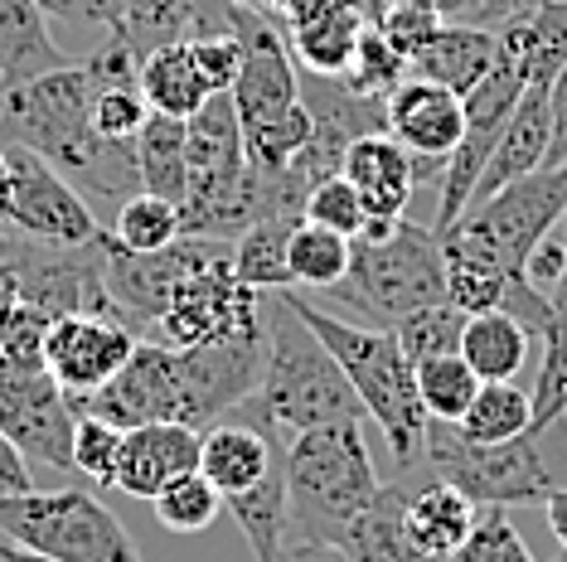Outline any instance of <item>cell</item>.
Returning a JSON list of instances; mask_svg holds the SVG:
<instances>
[{"label":"cell","mask_w":567,"mask_h":562,"mask_svg":"<svg viewBox=\"0 0 567 562\" xmlns=\"http://www.w3.org/2000/svg\"><path fill=\"white\" fill-rule=\"evenodd\" d=\"M97 73L93 63H63L0 97V140L44 156L63 180H73L87 204H122L141 195L136 140H107L93 122Z\"/></svg>","instance_id":"obj_1"},{"label":"cell","mask_w":567,"mask_h":562,"mask_svg":"<svg viewBox=\"0 0 567 562\" xmlns=\"http://www.w3.org/2000/svg\"><path fill=\"white\" fill-rule=\"evenodd\" d=\"M234 34L243 44V69L234 83V112L243 126L248 165L277 175L311 140V107L301 97V69L291 59L287 24L252 6H234Z\"/></svg>","instance_id":"obj_2"},{"label":"cell","mask_w":567,"mask_h":562,"mask_svg":"<svg viewBox=\"0 0 567 562\" xmlns=\"http://www.w3.org/2000/svg\"><path fill=\"white\" fill-rule=\"evenodd\" d=\"M287 296L296 305V315L326 340V350L334 354V364L344 368V378H350V388L359 393V403H364V413L373 417V427L389 437L393 466L417 470L432 417L417 398V368L408 364L398 335L383 325H359L350 315H330L306 296H296V291H287Z\"/></svg>","instance_id":"obj_3"},{"label":"cell","mask_w":567,"mask_h":562,"mask_svg":"<svg viewBox=\"0 0 567 562\" xmlns=\"http://www.w3.org/2000/svg\"><path fill=\"white\" fill-rule=\"evenodd\" d=\"M262 325H267V364L252 398L267 407V417L287 437L330 427V422L369 417L359 393L350 388V378H344V368L334 364L326 340L296 315L287 291H267L262 296Z\"/></svg>","instance_id":"obj_4"},{"label":"cell","mask_w":567,"mask_h":562,"mask_svg":"<svg viewBox=\"0 0 567 562\" xmlns=\"http://www.w3.org/2000/svg\"><path fill=\"white\" fill-rule=\"evenodd\" d=\"M422 466L432 476L451 480L466 490L475 504L519 509L544 504L553 490L567 485V413L553 422H538L524 437L475 446L461 437L451 422H427V441H422Z\"/></svg>","instance_id":"obj_5"},{"label":"cell","mask_w":567,"mask_h":562,"mask_svg":"<svg viewBox=\"0 0 567 562\" xmlns=\"http://www.w3.org/2000/svg\"><path fill=\"white\" fill-rule=\"evenodd\" d=\"M364 422H330L287 441V543H334L379 495Z\"/></svg>","instance_id":"obj_6"},{"label":"cell","mask_w":567,"mask_h":562,"mask_svg":"<svg viewBox=\"0 0 567 562\" xmlns=\"http://www.w3.org/2000/svg\"><path fill=\"white\" fill-rule=\"evenodd\" d=\"M354 315L393 330L403 315L446 301V252L442 233L412 219L369 223L350 242V272L330 291Z\"/></svg>","instance_id":"obj_7"},{"label":"cell","mask_w":567,"mask_h":562,"mask_svg":"<svg viewBox=\"0 0 567 562\" xmlns=\"http://www.w3.org/2000/svg\"><path fill=\"white\" fill-rule=\"evenodd\" d=\"M563 214H567V165H538L534 175L495 189L489 199L471 204L451 228H442V252L524 277L528 252L544 242V233Z\"/></svg>","instance_id":"obj_8"},{"label":"cell","mask_w":567,"mask_h":562,"mask_svg":"<svg viewBox=\"0 0 567 562\" xmlns=\"http://www.w3.org/2000/svg\"><path fill=\"white\" fill-rule=\"evenodd\" d=\"M0 533L59 562H146L122 519L87 490H30L0 500Z\"/></svg>","instance_id":"obj_9"},{"label":"cell","mask_w":567,"mask_h":562,"mask_svg":"<svg viewBox=\"0 0 567 562\" xmlns=\"http://www.w3.org/2000/svg\"><path fill=\"white\" fill-rule=\"evenodd\" d=\"M16 296L34 301L44 315H112L107 296V228L87 242H40L24 238L16 242L6 262ZM117 321V315H112Z\"/></svg>","instance_id":"obj_10"},{"label":"cell","mask_w":567,"mask_h":562,"mask_svg":"<svg viewBox=\"0 0 567 562\" xmlns=\"http://www.w3.org/2000/svg\"><path fill=\"white\" fill-rule=\"evenodd\" d=\"M107 228V223H102ZM218 258H234V242L224 238H199V233H179L171 248L161 252H132L107 233V296L112 315L141 335V330H156L161 311L171 305L175 287L185 277H195L199 267H209Z\"/></svg>","instance_id":"obj_11"},{"label":"cell","mask_w":567,"mask_h":562,"mask_svg":"<svg viewBox=\"0 0 567 562\" xmlns=\"http://www.w3.org/2000/svg\"><path fill=\"white\" fill-rule=\"evenodd\" d=\"M519 97H524V79L505 54H499L495 69L466 93V132H461L456 150L446 156L442 185H436V223H432L436 233L471 209V195L485 175V160H489V150H495L499 132H505V122L514 117V107H519Z\"/></svg>","instance_id":"obj_12"},{"label":"cell","mask_w":567,"mask_h":562,"mask_svg":"<svg viewBox=\"0 0 567 562\" xmlns=\"http://www.w3.org/2000/svg\"><path fill=\"white\" fill-rule=\"evenodd\" d=\"M257 325H262V291L243 287L234 277V262L218 258L175 287L171 305L156 321V340L175 344V350H195V344L238 340Z\"/></svg>","instance_id":"obj_13"},{"label":"cell","mask_w":567,"mask_h":562,"mask_svg":"<svg viewBox=\"0 0 567 562\" xmlns=\"http://www.w3.org/2000/svg\"><path fill=\"white\" fill-rule=\"evenodd\" d=\"M6 146V160H10V228L24 238H40V242H87L102 233L93 204L73 180L49 165L44 156L24 146Z\"/></svg>","instance_id":"obj_14"},{"label":"cell","mask_w":567,"mask_h":562,"mask_svg":"<svg viewBox=\"0 0 567 562\" xmlns=\"http://www.w3.org/2000/svg\"><path fill=\"white\" fill-rule=\"evenodd\" d=\"M73 398L49 368L34 374H0V431L20 446L30 466L73 476Z\"/></svg>","instance_id":"obj_15"},{"label":"cell","mask_w":567,"mask_h":562,"mask_svg":"<svg viewBox=\"0 0 567 562\" xmlns=\"http://www.w3.org/2000/svg\"><path fill=\"white\" fill-rule=\"evenodd\" d=\"M136 340L122 321L112 315H63V321L49 325L44 340V368L63 383V393H93L102 388L117 368L132 360Z\"/></svg>","instance_id":"obj_16"},{"label":"cell","mask_w":567,"mask_h":562,"mask_svg":"<svg viewBox=\"0 0 567 562\" xmlns=\"http://www.w3.org/2000/svg\"><path fill=\"white\" fill-rule=\"evenodd\" d=\"M199 470V427L185 422H146V427L122 431L117 480L112 490L132 495V500H156L171 480Z\"/></svg>","instance_id":"obj_17"},{"label":"cell","mask_w":567,"mask_h":562,"mask_svg":"<svg viewBox=\"0 0 567 562\" xmlns=\"http://www.w3.org/2000/svg\"><path fill=\"white\" fill-rule=\"evenodd\" d=\"M466 132V97L451 93L442 83L408 79L389 93V136L408 146L412 156L446 160Z\"/></svg>","instance_id":"obj_18"},{"label":"cell","mask_w":567,"mask_h":562,"mask_svg":"<svg viewBox=\"0 0 567 562\" xmlns=\"http://www.w3.org/2000/svg\"><path fill=\"white\" fill-rule=\"evenodd\" d=\"M340 175L359 189L369 223L408 219V199H412V189H417V165H412V150L398 146L389 132L359 136L354 146L344 150Z\"/></svg>","instance_id":"obj_19"},{"label":"cell","mask_w":567,"mask_h":562,"mask_svg":"<svg viewBox=\"0 0 567 562\" xmlns=\"http://www.w3.org/2000/svg\"><path fill=\"white\" fill-rule=\"evenodd\" d=\"M243 170H248V150H243V126H238L234 97L214 93L195 117H189V195H185V204L234 185Z\"/></svg>","instance_id":"obj_20"},{"label":"cell","mask_w":567,"mask_h":562,"mask_svg":"<svg viewBox=\"0 0 567 562\" xmlns=\"http://www.w3.org/2000/svg\"><path fill=\"white\" fill-rule=\"evenodd\" d=\"M548 140H553L548 87H524L519 107H514V117L505 122V132H499L495 150H489L485 175H481V185H475L471 204H481V199L495 195V189H505L514 180H524V175H534L538 165L548 160Z\"/></svg>","instance_id":"obj_21"},{"label":"cell","mask_w":567,"mask_h":562,"mask_svg":"<svg viewBox=\"0 0 567 562\" xmlns=\"http://www.w3.org/2000/svg\"><path fill=\"white\" fill-rule=\"evenodd\" d=\"M373 24L369 0H320L306 20H296L287 30L291 59L301 73H330L340 79L344 63H350L359 34Z\"/></svg>","instance_id":"obj_22"},{"label":"cell","mask_w":567,"mask_h":562,"mask_svg":"<svg viewBox=\"0 0 567 562\" xmlns=\"http://www.w3.org/2000/svg\"><path fill=\"white\" fill-rule=\"evenodd\" d=\"M475 519H481V504L442 476H422L408 490V539L417 543L422 558L446 562L461 543H466Z\"/></svg>","instance_id":"obj_23"},{"label":"cell","mask_w":567,"mask_h":562,"mask_svg":"<svg viewBox=\"0 0 567 562\" xmlns=\"http://www.w3.org/2000/svg\"><path fill=\"white\" fill-rule=\"evenodd\" d=\"M499 59V40L489 30H471V24H442L427 40L417 59H412V79L442 83L451 93L466 97L475 83L495 69Z\"/></svg>","instance_id":"obj_24"},{"label":"cell","mask_w":567,"mask_h":562,"mask_svg":"<svg viewBox=\"0 0 567 562\" xmlns=\"http://www.w3.org/2000/svg\"><path fill=\"white\" fill-rule=\"evenodd\" d=\"M495 40H499V54L519 69L524 87H553L558 69L567 63V0H548L544 10L499 30Z\"/></svg>","instance_id":"obj_25"},{"label":"cell","mask_w":567,"mask_h":562,"mask_svg":"<svg viewBox=\"0 0 567 562\" xmlns=\"http://www.w3.org/2000/svg\"><path fill=\"white\" fill-rule=\"evenodd\" d=\"M63 49L49 40L40 0H0V83L16 87L63 69Z\"/></svg>","instance_id":"obj_26"},{"label":"cell","mask_w":567,"mask_h":562,"mask_svg":"<svg viewBox=\"0 0 567 562\" xmlns=\"http://www.w3.org/2000/svg\"><path fill=\"white\" fill-rule=\"evenodd\" d=\"M136 165H141V189H146V195L185 204V195H189V122L151 112L146 126L136 132Z\"/></svg>","instance_id":"obj_27"},{"label":"cell","mask_w":567,"mask_h":562,"mask_svg":"<svg viewBox=\"0 0 567 562\" xmlns=\"http://www.w3.org/2000/svg\"><path fill=\"white\" fill-rule=\"evenodd\" d=\"M136 79H141V93H146L151 112H165V117H179V122H189L214 97L209 83L199 79L189 44H161L151 54H141Z\"/></svg>","instance_id":"obj_28"},{"label":"cell","mask_w":567,"mask_h":562,"mask_svg":"<svg viewBox=\"0 0 567 562\" xmlns=\"http://www.w3.org/2000/svg\"><path fill=\"white\" fill-rule=\"evenodd\" d=\"M528 340L534 335H528L509 311H481V315H466L461 360L475 368L481 383H509V378H519V368L528 364Z\"/></svg>","instance_id":"obj_29"},{"label":"cell","mask_w":567,"mask_h":562,"mask_svg":"<svg viewBox=\"0 0 567 562\" xmlns=\"http://www.w3.org/2000/svg\"><path fill=\"white\" fill-rule=\"evenodd\" d=\"M301 223L296 214H272V219H257L248 233L234 238V277L252 291H291V267H287V248H291V228Z\"/></svg>","instance_id":"obj_30"},{"label":"cell","mask_w":567,"mask_h":562,"mask_svg":"<svg viewBox=\"0 0 567 562\" xmlns=\"http://www.w3.org/2000/svg\"><path fill=\"white\" fill-rule=\"evenodd\" d=\"M534 427V398L519 383H481L475 403L466 407V417L456 422V431L475 446H495V441H514Z\"/></svg>","instance_id":"obj_31"},{"label":"cell","mask_w":567,"mask_h":562,"mask_svg":"<svg viewBox=\"0 0 567 562\" xmlns=\"http://www.w3.org/2000/svg\"><path fill=\"white\" fill-rule=\"evenodd\" d=\"M287 267H291V287L334 291L344 281V272H350V238H340V233H330V228L301 219L291 228Z\"/></svg>","instance_id":"obj_32"},{"label":"cell","mask_w":567,"mask_h":562,"mask_svg":"<svg viewBox=\"0 0 567 562\" xmlns=\"http://www.w3.org/2000/svg\"><path fill=\"white\" fill-rule=\"evenodd\" d=\"M49 325L54 315H44L34 301L10 296L0 301V374H34L44 368V340H49Z\"/></svg>","instance_id":"obj_33"},{"label":"cell","mask_w":567,"mask_h":562,"mask_svg":"<svg viewBox=\"0 0 567 562\" xmlns=\"http://www.w3.org/2000/svg\"><path fill=\"white\" fill-rule=\"evenodd\" d=\"M107 233L117 238L122 248H132V252H161V248H171V242L185 233V219H179V204L141 189V195L117 204V219L107 223Z\"/></svg>","instance_id":"obj_34"},{"label":"cell","mask_w":567,"mask_h":562,"mask_svg":"<svg viewBox=\"0 0 567 562\" xmlns=\"http://www.w3.org/2000/svg\"><path fill=\"white\" fill-rule=\"evenodd\" d=\"M461 330H466V311H456L451 301H432L422 311L403 315L393 325L398 344H403L408 364H427V360H442V354H461Z\"/></svg>","instance_id":"obj_35"},{"label":"cell","mask_w":567,"mask_h":562,"mask_svg":"<svg viewBox=\"0 0 567 562\" xmlns=\"http://www.w3.org/2000/svg\"><path fill=\"white\" fill-rule=\"evenodd\" d=\"M475 388H481V378H475V368L461 354H442V360L417 364V398L432 422H451L456 427L466 417V407L475 403Z\"/></svg>","instance_id":"obj_36"},{"label":"cell","mask_w":567,"mask_h":562,"mask_svg":"<svg viewBox=\"0 0 567 562\" xmlns=\"http://www.w3.org/2000/svg\"><path fill=\"white\" fill-rule=\"evenodd\" d=\"M151 504H156L161 529H171V533H204L224 514V495H218V485L204 470H189V476L171 480Z\"/></svg>","instance_id":"obj_37"},{"label":"cell","mask_w":567,"mask_h":562,"mask_svg":"<svg viewBox=\"0 0 567 562\" xmlns=\"http://www.w3.org/2000/svg\"><path fill=\"white\" fill-rule=\"evenodd\" d=\"M412 73V63L398 54V49L383 40V30L379 24H369L364 34H359V44H354V54H350V63H344V73L340 79L354 87V93H364V97H383L389 102V93L398 83H403Z\"/></svg>","instance_id":"obj_38"},{"label":"cell","mask_w":567,"mask_h":562,"mask_svg":"<svg viewBox=\"0 0 567 562\" xmlns=\"http://www.w3.org/2000/svg\"><path fill=\"white\" fill-rule=\"evenodd\" d=\"M117 456H122V427L79 413V422H73V476H83L97 490H112Z\"/></svg>","instance_id":"obj_39"},{"label":"cell","mask_w":567,"mask_h":562,"mask_svg":"<svg viewBox=\"0 0 567 562\" xmlns=\"http://www.w3.org/2000/svg\"><path fill=\"white\" fill-rule=\"evenodd\" d=\"M446 562H538V558L528 553V543L519 539L509 509L485 504L481 519H475V529L466 533V543H461Z\"/></svg>","instance_id":"obj_40"},{"label":"cell","mask_w":567,"mask_h":562,"mask_svg":"<svg viewBox=\"0 0 567 562\" xmlns=\"http://www.w3.org/2000/svg\"><path fill=\"white\" fill-rule=\"evenodd\" d=\"M519 277L509 272H495L485 262H466V258H446V301L466 315H481V311H499L509 296V287Z\"/></svg>","instance_id":"obj_41"},{"label":"cell","mask_w":567,"mask_h":562,"mask_svg":"<svg viewBox=\"0 0 567 562\" xmlns=\"http://www.w3.org/2000/svg\"><path fill=\"white\" fill-rule=\"evenodd\" d=\"M301 219H311V223H320V228H330V233H340V238H350V242L369 228L364 199H359V189L344 180V175H330V180L311 185Z\"/></svg>","instance_id":"obj_42"},{"label":"cell","mask_w":567,"mask_h":562,"mask_svg":"<svg viewBox=\"0 0 567 562\" xmlns=\"http://www.w3.org/2000/svg\"><path fill=\"white\" fill-rule=\"evenodd\" d=\"M373 24L383 30V40H389L398 54H403L408 63L427 49V40L436 30H442V15H436L432 0H403V6H389L373 15Z\"/></svg>","instance_id":"obj_43"},{"label":"cell","mask_w":567,"mask_h":562,"mask_svg":"<svg viewBox=\"0 0 567 562\" xmlns=\"http://www.w3.org/2000/svg\"><path fill=\"white\" fill-rule=\"evenodd\" d=\"M189 54H195V69H199V79L209 83V93H234L238 69H243L238 34H204V40H189Z\"/></svg>","instance_id":"obj_44"},{"label":"cell","mask_w":567,"mask_h":562,"mask_svg":"<svg viewBox=\"0 0 567 562\" xmlns=\"http://www.w3.org/2000/svg\"><path fill=\"white\" fill-rule=\"evenodd\" d=\"M524 277H528V287H538L544 296H548L553 287H558V281H567V214L548 228L544 242H538V248L528 252Z\"/></svg>","instance_id":"obj_45"},{"label":"cell","mask_w":567,"mask_h":562,"mask_svg":"<svg viewBox=\"0 0 567 562\" xmlns=\"http://www.w3.org/2000/svg\"><path fill=\"white\" fill-rule=\"evenodd\" d=\"M40 10L69 24H102V30H117L126 15L122 0H40Z\"/></svg>","instance_id":"obj_46"},{"label":"cell","mask_w":567,"mask_h":562,"mask_svg":"<svg viewBox=\"0 0 567 562\" xmlns=\"http://www.w3.org/2000/svg\"><path fill=\"white\" fill-rule=\"evenodd\" d=\"M40 490L34 485V466L20 456V446L0 431V500H10V495H30Z\"/></svg>","instance_id":"obj_47"},{"label":"cell","mask_w":567,"mask_h":562,"mask_svg":"<svg viewBox=\"0 0 567 562\" xmlns=\"http://www.w3.org/2000/svg\"><path fill=\"white\" fill-rule=\"evenodd\" d=\"M548 107H553V140H548L544 165H567V63L558 69V79H553V87H548Z\"/></svg>","instance_id":"obj_48"},{"label":"cell","mask_w":567,"mask_h":562,"mask_svg":"<svg viewBox=\"0 0 567 562\" xmlns=\"http://www.w3.org/2000/svg\"><path fill=\"white\" fill-rule=\"evenodd\" d=\"M544 6H548V0H481V30L499 34V30L528 20L534 10H544Z\"/></svg>","instance_id":"obj_49"},{"label":"cell","mask_w":567,"mask_h":562,"mask_svg":"<svg viewBox=\"0 0 567 562\" xmlns=\"http://www.w3.org/2000/svg\"><path fill=\"white\" fill-rule=\"evenodd\" d=\"M320 6V0H252V10H262V15H272V20H281L291 30L296 20H306L311 10Z\"/></svg>","instance_id":"obj_50"},{"label":"cell","mask_w":567,"mask_h":562,"mask_svg":"<svg viewBox=\"0 0 567 562\" xmlns=\"http://www.w3.org/2000/svg\"><path fill=\"white\" fill-rule=\"evenodd\" d=\"M281 562H354V558L340 553V548H330V543H287Z\"/></svg>","instance_id":"obj_51"},{"label":"cell","mask_w":567,"mask_h":562,"mask_svg":"<svg viewBox=\"0 0 567 562\" xmlns=\"http://www.w3.org/2000/svg\"><path fill=\"white\" fill-rule=\"evenodd\" d=\"M544 514H548V533L558 539V548L567 553V485H563V490H553L544 500Z\"/></svg>","instance_id":"obj_52"},{"label":"cell","mask_w":567,"mask_h":562,"mask_svg":"<svg viewBox=\"0 0 567 562\" xmlns=\"http://www.w3.org/2000/svg\"><path fill=\"white\" fill-rule=\"evenodd\" d=\"M0 562H59V558L34 553V548H24V543H16V539H6V533H0Z\"/></svg>","instance_id":"obj_53"},{"label":"cell","mask_w":567,"mask_h":562,"mask_svg":"<svg viewBox=\"0 0 567 562\" xmlns=\"http://www.w3.org/2000/svg\"><path fill=\"white\" fill-rule=\"evenodd\" d=\"M0 228H10V160L0 146Z\"/></svg>","instance_id":"obj_54"},{"label":"cell","mask_w":567,"mask_h":562,"mask_svg":"<svg viewBox=\"0 0 567 562\" xmlns=\"http://www.w3.org/2000/svg\"><path fill=\"white\" fill-rule=\"evenodd\" d=\"M16 242H20V233H16V228H0V262H6L10 252H16Z\"/></svg>","instance_id":"obj_55"},{"label":"cell","mask_w":567,"mask_h":562,"mask_svg":"<svg viewBox=\"0 0 567 562\" xmlns=\"http://www.w3.org/2000/svg\"><path fill=\"white\" fill-rule=\"evenodd\" d=\"M389 6H403V0H369V15H379V10H389Z\"/></svg>","instance_id":"obj_56"},{"label":"cell","mask_w":567,"mask_h":562,"mask_svg":"<svg viewBox=\"0 0 567 562\" xmlns=\"http://www.w3.org/2000/svg\"><path fill=\"white\" fill-rule=\"evenodd\" d=\"M6 296H10V272L0 267V301H6Z\"/></svg>","instance_id":"obj_57"},{"label":"cell","mask_w":567,"mask_h":562,"mask_svg":"<svg viewBox=\"0 0 567 562\" xmlns=\"http://www.w3.org/2000/svg\"><path fill=\"white\" fill-rule=\"evenodd\" d=\"M234 6H252V0H234Z\"/></svg>","instance_id":"obj_58"},{"label":"cell","mask_w":567,"mask_h":562,"mask_svg":"<svg viewBox=\"0 0 567 562\" xmlns=\"http://www.w3.org/2000/svg\"><path fill=\"white\" fill-rule=\"evenodd\" d=\"M553 562H567V553H563V558H553Z\"/></svg>","instance_id":"obj_59"},{"label":"cell","mask_w":567,"mask_h":562,"mask_svg":"<svg viewBox=\"0 0 567 562\" xmlns=\"http://www.w3.org/2000/svg\"><path fill=\"white\" fill-rule=\"evenodd\" d=\"M0 97H6V83H0Z\"/></svg>","instance_id":"obj_60"}]
</instances>
